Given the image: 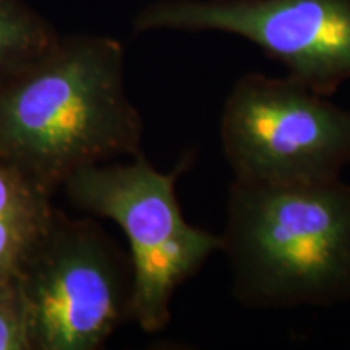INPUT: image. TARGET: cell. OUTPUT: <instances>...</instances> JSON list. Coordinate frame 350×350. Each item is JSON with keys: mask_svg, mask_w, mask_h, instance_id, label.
Segmentation results:
<instances>
[{"mask_svg": "<svg viewBox=\"0 0 350 350\" xmlns=\"http://www.w3.org/2000/svg\"><path fill=\"white\" fill-rule=\"evenodd\" d=\"M222 242L232 294L250 308L350 300V185L232 183Z\"/></svg>", "mask_w": 350, "mask_h": 350, "instance_id": "7a4b0ae2", "label": "cell"}, {"mask_svg": "<svg viewBox=\"0 0 350 350\" xmlns=\"http://www.w3.org/2000/svg\"><path fill=\"white\" fill-rule=\"evenodd\" d=\"M31 350H94L131 319L130 255L93 219L54 209L18 273Z\"/></svg>", "mask_w": 350, "mask_h": 350, "instance_id": "277c9868", "label": "cell"}, {"mask_svg": "<svg viewBox=\"0 0 350 350\" xmlns=\"http://www.w3.org/2000/svg\"><path fill=\"white\" fill-rule=\"evenodd\" d=\"M234 180L295 185L340 178L350 164V111L292 77L245 73L221 117Z\"/></svg>", "mask_w": 350, "mask_h": 350, "instance_id": "5b68a950", "label": "cell"}, {"mask_svg": "<svg viewBox=\"0 0 350 350\" xmlns=\"http://www.w3.org/2000/svg\"><path fill=\"white\" fill-rule=\"evenodd\" d=\"M188 165L183 159L172 172H159L139 152L130 164L78 170L64 185L77 208L112 219L125 232L133 268L131 319L146 332L169 325L175 291L224 248L222 235L183 217L175 183Z\"/></svg>", "mask_w": 350, "mask_h": 350, "instance_id": "3957f363", "label": "cell"}, {"mask_svg": "<svg viewBox=\"0 0 350 350\" xmlns=\"http://www.w3.org/2000/svg\"><path fill=\"white\" fill-rule=\"evenodd\" d=\"M51 198L0 159V278L20 273L54 213Z\"/></svg>", "mask_w": 350, "mask_h": 350, "instance_id": "52a82bcc", "label": "cell"}, {"mask_svg": "<svg viewBox=\"0 0 350 350\" xmlns=\"http://www.w3.org/2000/svg\"><path fill=\"white\" fill-rule=\"evenodd\" d=\"M133 26L243 38L325 96L350 80V0H157Z\"/></svg>", "mask_w": 350, "mask_h": 350, "instance_id": "8992f818", "label": "cell"}, {"mask_svg": "<svg viewBox=\"0 0 350 350\" xmlns=\"http://www.w3.org/2000/svg\"><path fill=\"white\" fill-rule=\"evenodd\" d=\"M0 350H31L18 274L0 278Z\"/></svg>", "mask_w": 350, "mask_h": 350, "instance_id": "9c48e42d", "label": "cell"}, {"mask_svg": "<svg viewBox=\"0 0 350 350\" xmlns=\"http://www.w3.org/2000/svg\"><path fill=\"white\" fill-rule=\"evenodd\" d=\"M117 39L60 34L0 81V159L47 195L78 170L142 152L143 119L125 93Z\"/></svg>", "mask_w": 350, "mask_h": 350, "instance_id": "6da1fadb", "label": "cell"}, {"mask_svg": "<svg viewBox=\"0 0 350 350\" xmlns=\"http://www.w3.org/2000/svg\"><path fill=\"white\" fill-rule=\"evenodd\" d=\"M60 34L26 0H0V81L54 47Z\"/></svg>", "mask_w": 350, "mask_h": 350, "instance_id": "ba28073f", "label": "cell"}]
</instances>
